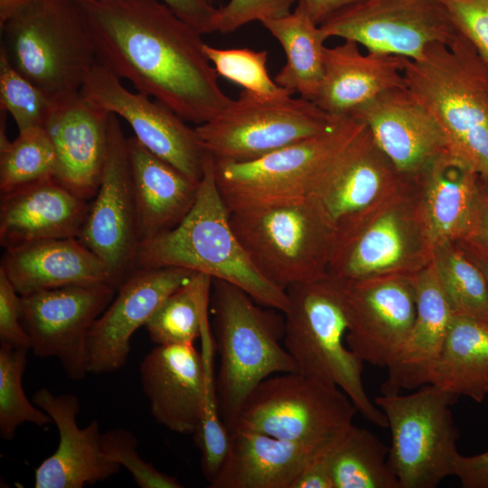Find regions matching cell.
I'll return each instance as SVG.
<instances>
[{
	"label": "cell",
	"mask_w": 488,
	"mask_h": 488,
	"mask_svg": "<svg viewBox=\"0 0 488 488\" xmlns=\"http://www.w3.org/2000/svg\"><path fill=\"white\" fill-rule=\"evenodd\" d=\"M206 1H208V2L211 3V0H206ZM211 4H212V3H211Z\"/></svg>",
	"instance_id": "obj_51"
},
{
	"label": "cell",
	"mask_w": 488,
	"mask_h": 488,
	"mask_svg": "<svg viewBox=\"0 0 488 488\" xmlns=\"http://www.w3.org/2000/svg\"><path fill=\"white\" fill-rule=\"evenodd\" d=\"M467 240L488 249V179L483 176L480 181L476 226L474 235Z\"/></svg>",
	"instance_id": "obj_47"
},
{
	"label": "cell",
	"mask_w": 488,
	"mask_h": 488,
	"mask_svg": "<svg viewBox=\"0 0 488 488\" xmlns=\"http://www.w3.org/2000/svg\"><path fill=\"white\" fill-rule=\"evenodd\" d=\"M304 4L312 19L321 24L339 10L360 0H297Z\"/></svg>",
	"instance_id": "obj_48"
},
{
	"label": "cell",
	"mask_w": 488,
	"mask_h": 488,
	"mask_svg": "<svg viewBox=\"0 0 488 488\" xmlns=\"http://www.w3.org/2000/svg\"><path fill=\"white\" fill-rule=\"evenodd\" d=\"M339 281L348 321L347 346L363 362L389 367L416 316L410 275Z\"/></svg>",
	"instance_id": "obj_17"
},
{
	"label": "cell",
	"mask_w": 488,
	"mask_h": 488,
	"mask_svg": "<svg viewBox=\"0 0 488 488\" xmlns=\"http://www.w3.org/2000/svg\"><path fill=\"white\" fill-rule=\"evenodd\" d=\"M358 412L338 387L298 371L274 374L248 396L230 432L244 429L322 448L353 424Z\"/></svg>",
	"instance_id": "obj_10"
},
{
	"label": "cell",
	"mask_w": 488,
	"mask_h": 488,
	"mask_svg": "<svg viewBox=\"0 0 488 488\" xmlns=\"http://www.w3.org/2000/svg\"><path fill=\"white\" fill-rule=\"evenodd\" d=\"M210 305L219 356L218 405L230 432L246 399L262 380L297 368L284 346L281 311L257 303L241 288L220 279H212Z\"/></svg>",
	"instance_id": "obj_4"
},
{
	"label": "cell",
	"mask_w": 488,
	"mask_h": 488,
	"mask_svg": "<svg viewBox=\"0 0 488 488\" xmlns=\"http://www.w3.org/2000/svg\"><path fill=\"white\" fill-rule=\"evenodd\" d=\"M212 278L194 273L170 294L145 324L155 345L193 344L201 337L203 316L208 313Z\"/></svg>",
	"instance_id": "obj_34"
},
{
	"label": "cell",
	"mask_w": 488,
	"mask_h": 488,
	"mask_svg": "<svg viewBox=\"0 0 488 488\" xmlns=\"http://www.w3.org/2000/svg\"><path fill=\"white\" fill-rule=\"evenodd\" d=\"M230 220L255 267L277 287L329 275L334 230L311 198L230 211Z\"/></svg>",
	"instance_id": "obj_7"
},
{
	"label": "cell",
	"mask_w": 488,
	"mask_h": 488,
	"mask_svg": "<svg viewBox=\"0 0 488 488\" xmlns=\"http://www.w3.org/2000/svg\"><path fill=\"white\" fill-rule=\"evenodd\" d=\"M31 0H0V23Z\"/></svg>",
	"instance_id": "obj_50"
},
{
	"label": "cell",
	"mask_w": 488,
	"mask_h": 488,
	"mask_svg": "<svg viewBox=\"0 0 488 488\" xmlns=\"http://www.w3.org/2000/svg\"><path fill=\"white\" fill-rule=\"evenodd\" d=\"M139 244L177 226L197 197L200 182L127 138Z\"/></svg>",
	"instance_id": "obj_29"
},
{
	"label": "cell",
	"mask_w": 488,
	"mask_h": 488,
	"mask_svg": "<svg viewBox=\"0 0 488 488\" xmlns=\"http://www.w3.org/2000/svg\"><path fill=\"white\" fill-rule=\"evenodd\" d=\"M89 204L56 178L1 195L0 243L5 249L78 238Z\"/></svg>",
	"instance_id": "obj_24"
},
{
	"label": "cell",
	"mask_w": 488,
	"mask_h": 488,
	"mask_svg": "<svg viewBox=\"0 0 488 488\" xmlns=\"http://www.w3.org/2000/svg\"><path fill=\"white\" fill-rule=\"evenodd\" d=\"M453 475L463 488H488V450L468 456L459 454Z\"/></svg>",
	"instance_id": "obj_46"
},
{
	"label": "cell",
	"mask_w": 488,
	"mask_h": 488,
	"mask_svg": "<svg viewBox=\"0 0 488 488\" xmlns=\"http://www.w3.org/2000/svg\"><path fill=\"white\" fill-rule=\"evenodd\" d=\"M169 267L229 282L264 306L282 313L288 309L286 291L258 272L236 236L215 180L213 158L208 154L196 200L184 219L138 246L135 269Z\"/></svg>",
	"instance_id": "obj_2"
},
{
	"label": "cell",
	"mask_w": 488,
	"mask_h": 488,
	"mask_svg": "<svg viewBox=\"0 0 488 488\" xmlns=\"http://www.w3.org/2000/svg\"><path fill=\"white\" fill-rule=\"evenodd\" d=\"M28 351L0 343V436L6 441L14 438L23 423L44 427L52 422L45 411L28 399L23 389Z\"/></svg>",
	"instance_id": "obj_37"
},
{
	"label": "cell",
	"mask_w": 488,
	"mask_h": 488,
	"mask_svg": "<svg viewBox=\"0 0 488 488\" xmlns=\"http://www.w3.org/2000/svg\"><path fill=\"white\" fill-rule=\"evenodd\" d=\"M203 51L218 75L266 98L293 95L277 85L267 71V52L249 48L220 49L204 43Z\"/></svg>",
	"instance_id": "obj_39"
},
{
	"label": "cell",
	"mask_w": 488,
	"mask_h": 488,
	"mask_svg": "<svg viewBox=\"0 0 488 488\" xmlns=\"http://www.w3.org/2000/svg\"><path fill=\"white\" fill-rule=\"evenodd\" d=\"M405 86L433 115L449 152L488 179V68L459 33L406 61Z\"/></svg>",
	"instance_id": "obj_3"
},
{
	"label": "cell",
	"mask_w": 488,
	"mask_h": 488,
	"mask_svg": "<svg viewBox=\"0 0 488 488\" xmlns=\"http://www.w3.org/2000/svg\"><path fill=\"white\" fill-rule=\"evenodd\" d=\"M56 154L45 128L18 132L0 147V192L6 194L26 185L55 178Z\"/></svg>",
	"instance_id": "obj_36"
},
{
	"label": "cell",
	"mask_w": 488,
	"mask_h": 488,
	"mask_svg": "<svg viewBox=\"0 0 488 488\" xmlns=\"http://www.w3.org/2000/svg\"><path fill=\"white\" fill-rule=\"evenodd\" d=\"M456 244H458L469 258L481 268L488 282V249L471 240Z\"/></svg>",
	"instance_id": "obj_49"
},
{
	"label": "cell",
	"mask_w": 488,
	"mask_h": 488,
	"mask_svg": "<svg viewBox=\"0 0 488 488\" xmlns=\"http://www.w3.org/2000/svg\"><path fill=\"white\" fill-rule=\"evenodd\" d=\"M421 186L418 211L427 247L469 239L477 219L481 175L449 151L411 180Z\"/></svg>",
	"instance_id": "obj_25"
},
{
	"label": "cell",
	"mask_w": 488,
	"mask_h": 488,
	"mask_svg": "<svg viewBox=\"0 0 488 488\" xmlns=\"http://www.w3.org/2000/svg\"><path fill=\"white\" fill-rule=\"evenodd\" d=\"M333 488H400L389 447L371 431L352 424L332 444Z\"/></svg>",
	"instance_id": "obj_33"
},
{
	"label": "cell",
	"mask_w": 488,
	"mask_h": 488,
	"mask_svg": "<svg viewBox=\"0 0 488 488\" xmlns=\"http://www.w3.org/2000/svg\"><path fill=\"white\" fill-rule=\"evenodd\" d=\"M80 92L95 106L126 120L135 137L151 153L192 180L201 181L207 154L195 127L169 108L139 91H130L121 79L99 63Z\"/></svg>",
	"instance_id": "obj_16"
},
{
	"label": "cell",
	"mask_w": 488,
	"mask_h": 488,
	"mask_svg": "<svg viewBox=\"0 0 488 488\" xmlns=\"http://www.w3.org/2000/svg\"><path fill=\"white\" fill-rule=\"evenodd\" d=\"M260 23L281 44L286 58L275 82L313 101L323 78L327 40L320 25L300 1L288 14Z\"/></svg>",
	"instance_id": "obj_32"
},
{
	"label": "cell",
	"mask_w": 488,
	"mask_h": 488,
	"mask_svg": "<svg viewBox=\"0 0 488 488\" xmlns=\"http://www.w3.org/2000/svg\"><path fill=\"white\" fill-rule=\"evenodd\" d=\"M1 27V50L53 99L80 92L99 63L80 0H31Z\"/></svg>",
	"instance_id": "obj_5"
},
{
	"label": "cell",
	"mask_w": 488,
	"mask_h": 488,
	"mask_svg": "<svg viewBox=\"0 0 488 488\" xmlns=\"http://www.w3.org/2000/svg\"><path fill=\"white\" fill-rule=\"evenodd\" d=\"M428 383L482 402L488 395V322L453 314Z\"/></svg>",
	"instance_id": "obj_31"
},
{
	"label": "cell",
	"mask_w": 488,
	"mask_h": 488,
	"mask_svg": "<svg viewBox=\"0 0 488 488\" xmlns=\"http://www.w3.org/2000/svg\"><path fill=\"white\" fill-rule=\"evenodd\" d=\"M0 343L31 349V342L22 323L21 296L0 268Z\"/></svg>",
	"instance_id": "obj_43"
},
{
	"label": "cell",
	"mask_w": 488,
	"mask_h": 488,
	"mask_svg": "<svg viewBox=\"0 0 488 488\" xmlns=\"http://www.w3.org/2000/svg\"><path fill=\"white\" fill-rule=\"evenodd\" d=\"M55 99L18 72L0 49L1 110L10 114L18 132L44 128Z\"/></svg>",
	"instance_id": "obj_38"
},
{
	"label": "cell",
	"mask_w": 488,
	"mask_h": 488,
	"mask_svg": "<svg viewBox=\"0 0 488 488\" xmlns=\"http://www.w3.org/2000/svg\"><path fill=\"white\" fill-rule=\"evenodd\" d=\"M350 117L365 124L380 150L408 181L449 151L438 122L406 87L385 91Z\"/></svg>",
	"instance_id": "obj_20"
},
{
	"label": "cell",
	"mask_w": 488,
	"mask_h": 488,
	"mask_svg": "<svg viewBox=\"0 0 488 488\" xmlns=\"http://www.w3.org/2000/svg\"><path fill=\"white\" fill-rule=\"evenodd\" d=\"M194 273L173 267L134 270L89 331V371L102 374L121 370L127 362L134 333Z\"/></svg>",
	"instance_id": "obj_19"
},
{
	"label": "cell",
	"mask_w": 488,
	"mask_h": 488,
	"mask_svg": "<svg viewBox=\"0 0 488 488\" xmlns=\"http://www.w3.org/2000/svg\"><path fill=\"white\" fill-rule=\"evenodd\" d=\"M154 418L169 430L194 435L202 420L206 365L194 344L156 345L139 368Z\"/></svg>",
	"instance_id": "obj_23"
},
{
	"label": "cell",
	"mask_w": 488,
	"mask_h": 488,
	"mask_svg": "<svg viewBox=\"0 0 488 488\" xmlns=\"http://www.w3.org/2000/svg\"><path fill=\"white\" fill-rule=\"evenodd\" d=\"M99 63L198 125L231 101L207 58L202 33L161 0H80Z\"/></svg>",
	"instance_id": "obj_1"
},
{
	"label": "cell",
	"mask_w": 488,
	"mask_h": 488,
	"mask_svg": "<svg viewBox=\"0 0 488 488\" xmlns=\"http://www.w3.org/2000/svg\"><path fill=\"white\" fill-rule=\"evenodd\" d=\"M406 61L395 55L363 54L350 40L325 46L323 78L313 101L333 118L350 117L385 91L406 87Z\"/></svg>",
	"instance_id": "obj_26"
},
{
	"label": "cell",
	"mask_w": 488,
	"mask_h": 488,
	"mask_svg": "<svg viewBox=\"0 0 488 488\" xmlns=\"http://www.w3.org/2000/svg\"><path fill=\"white\" fill-rule=\"evenodd\" d=\"M456 31L488 68V0H443Z\"/></svg>",
	"instance_id": "obj_42"
},
{
	"label": "cell",
	"mask_w": 488,
	"mask_h": 488,
	"mask_svg": "<svg viewBox=\"0 0 488 488\" xmlns=\"http://www.w3.org/2000/svg\"><path fill=\"white\" fill-rule=\"evenodd\" d=\"M361 122L341 117L327 130L260 158L233 162L213 158L215 180L230 211L305 199L328 159Z\"/></svg>",
	"instance_id": "obj_11"
},
{
	"label": "cell",
	"mask_w": 488,
	"mask_h": 488,
	"mask_svg": "<svg viewBox=\"0 0 488 488\" xmlns=\"http://www.w3.org/2000/svg\"><path fill=\"white\" fill-rule=\"evenodd\" d=\"M297 0H230L217 8L214 32L230 33L249 23L285 16Z\"/></svg>",
	"instance_id": "obj_41"
},
{
	"label": "cell",
	"mask_w": 488,
	"mask_h": 488,
	"mask_svg": "<svg viewBox=\"0 0 488 488\" xmlns=\"http://www.w3.org/2000/svg\"><path fill=\"white\" fill-rule=\"evenodd\" d=\"M32 399L52 418L60 437L56 451L35 470V488H82L120 471L119 465L104 455L99 421L95 419L84 428L79 427L76 396L40 389Z\"/></svg>",
	"instance_id": "obj_22"
},
{
	"label": "cell",
	"mask_w": 488,
	"mask_h": 488,
	"mask_svg": "<svg viewBox=\"0 0 488 488\" xmlns=\"http://www.w3.org/2000/svg\"><path fill=\"white\" fill-rule=\"evenodd\" d=\"M108 119V112L80 91L55 99L44 127L56 154L55 178L87 201L96 195L103 174Z\"/></svg>",
	"instance_id": "obj_21"
},
{
	"label": "cell",
	"mask_w": 488,
	"mask_h": 488,
	"mask_svg": "<svg viewBox=\"0 0 488 488\" xmlns=\"http://www.w3.org/2000/svg\"><path fill=\"white\" fill-rule=\"evenodd\" d=\"M459 397L428 383L409 394L375 398L390 430L389 462L400 488H435L453 475L459 430L450 407Z\"/></svg>",
	"instance_id": "obj_8"
},
{
	"label": "cell",
	"mask_w": 488,
	"mask_h": 488,
	"mask_svg": "<svg viewBox=\"0 0 488 488\" xmlns=\"http://www.w3.org/2000/svg\"><path fill=\"white\" fill-rule=\"evenodd\" d=\"M430 261L452 312L488 322V282L463 249L439 245L431 250Z\"/></svg>",
	"instance_id": "obj_35"
},
{
	"label": "cell",
	"mask_w": 488,
	"mask_h": 488,
	"mask_svg": "<svg viewBox=\"0 0 488 488\" xmlns=\"http://www.w3.org/2000/svg\"><path fill=\"white\" fill-rule=\"evenodd\" d=\"M202 34L214 33L217 8L206 0H161Z\"/></svg>",
	"instance_id": "obj_45"
},
{
	"label": "cell",
	"mask_w": 488,
	"mask_h": 488,
	"mask_svg": "<svg viewBox=\"0 0 488 488\" xmlns=\"http://www.w3.org/2000/svg\"><path fill=\"white\" fill-rule=\"evenodd\" d=\"M338 225L328 274L342 280L410 275L431 258L418 211L401 192Z\"/></svg>",
	"instance_id": "obj_9"
},
{
	"label": "cell",
	"mask_w": 488,
	"mask_h": 488,
	"mask_svg": "<svg viewBox=\"0 0 488 488\" xmlns=\"http://www.w3.org/2000/svg\"><path fill=\"white\" fill-rule=\"evenodd\" d=\"M320 27L327 39L353 41L369 52L408 60L433 44L450 43L458 33L443 0H360Z\"/></svg>",
	"instance_id": "obj_13"
},
{
	"label": "cell",
	"mask_w": 488,
	"mask_h": 488,
	"mask_svg": "<svg viewBox=\"0 0 488 488\" xmlns=\"http://www.w3.org/2000/svg\"><path fill=\"white\" fill-rule=\"evenodd\" d=\"M230 435L227 455L210 488H292L305 464L323 448L250 430Z\"/></svg>",
	"instance_id": "obj_30"
},
{
	"label": "cell",
	"mask_w": 488,
	"mask_h": 488,
	"mask_svg": "<svg viewBox=\"0 0 488 488\" xmlns=\"http://www.w3.org/2000/svg\"><path fill=\"white\" fill-rule=\"evenodd\" d=\"M93 198L78 239L106 265L119 288L136 270L139 238L127 138L113 113L107 160Z\"/></svg>",
	"instance_id": "obj_15"
},
{
	"label": "cell",
	"mask_w": 488,
	"mask_h": 488,
	"mask_svg": "<svg viewBox=\"0 0 488 488\" xmlns=\"http://www.w3.org/2000/svg\"><path fill=\"white\" fill-rule=\"evenodd\" d=\"M117 289L105 283L79 284L21 296L22 323L39 358L55 357L74 380L86 377L89 331Z\"/></svg>",
	"instance_id": "obj_14"
},
{
	"label": "cell",
	"mask_w": 488,
	"mask_h": 488,
	"mask_svg": "<svg viewBox=\"0 0 488 488\" xmlns=\"http://www.w3.org/2000/svg\"><path fill=\"white\" fill-rule=\"evenodd\" d=\"M333 442L320 449L305 464L292 488H333L330 459Z\"/></svg>",
	"instance_id": "obj_44"
},
{
	"label": "cell",
	"mask_w": 488,
	"mask_h": 488,
	"mask_svg": "<svg viewBox=\"0 0 488 488\" xmlns=\"http://www.w3.org/2000/svg\"><path fill=\"white\" fill-rule=\"evenodd\" d=\"M2 268L20 296L70 285L105 283L117 291L106 265L78 238L5 249Z\"/></svg>",
	"instance_id": "obj_28"
},
{
	"label": "cell",
	"mask_w": 488,
	"mask_h": 488,
	"mask_svg": "<svg viewBox=\"0 0 488 488\" xmlns=\"http://www.w3.org/2000/svg\"><path fill=\"white\" fill-rule=\"evenodd\" d=\"M286 291L289 306L283 313V343L297 371L338 387L366 420L388 427L384 413L364 388L363 361L344 343L348 321L339 279L328 275L291 286Z\"/></svg>",
	"instance_id": "obj_6"
},
{
	"label": "cell",
	"mask_w": 488,
	"mask_h": 488,
	"mask_svg": "<svg viewBox=\"0 0 488 488\" xmlns=\"http://www.w3.org/2000/svg\"><path fill=\"white\" fill-rule=\"evenodd\" d=\"M407 182L361 122L353 136L328 159L308 197L334 230L343 221L380 204Z\"/></svg>",
	"instance_id": "obj_18"
},
{
	"label": "cell",
	"mask_w": 488,
	"mask_h": 488,
	"mask_svg": "<svg viewBox=\"0 0 488 488\" xmlns=\"http://www.w3.org/2000/svg\"><path fill=\"white\" fill-rule=\"evenodd\" d=\"M410 279L415 292V320L398 358L387 368L380 392L412 390L428 384L454 314L430 260L412 273Z\"/></svg>",
	"instance_id": "obj_27"
},
{
	"label": "cell",
	"mask_w": 488,
	"mask_h": 488,
	"mask_svg": "<svg viewBox=\"0 0 488 488\" xmlns=\"http://www.w3.org/2000/svg\"><path fill=\"white\" fill-rule=\"evenodd\" d=\"M337 119L302 97L266 98L243 89L215 117L195 129L212 158L248 162L318 135Z\"/></svg>",
	"instance_id": "obj_12"
},
{
	"label": "cell",
	"mask_w": 488,
	"mask_h": 488,
	"mask_svg": "<svg viewBox=\"0 0 488 488\" xmlns=\"http://www.w3.org/2000/svg\"><path fill=\"white\" fill-rule=\"evenodd\" d=\"M138 440L129 430L115 428L102 434L101 446L107 459L126 468L141 488H183L174 476L162 473L137 452Z\"/></svg>",
	"instance_id": "obj_40"
}]
</instances>
